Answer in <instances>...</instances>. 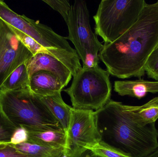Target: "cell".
I'll return each instance as SVG.
<instances>
[{"label":"cell","mask_w":158,"mask_h":157,"mask_svg":"<svg viewBox=\"0 0 158 157\" xmlns=\"http://www.w3.org/2000/svg\"><path fill=\"white\" fill-rule=\"evenodd\" d=\"M158 46V1L146 3L135 23L98 53L110 74L120 79L141 78L146 63Z\"/></svg>","instance_id":"obj_1"},{"label":"cell","mask_w":158,"mask_h":157,"mask_svg":"<svg viewBox=\"0 0 158 157\" xmlns=\"http://www.w3.org/2000/svg\"><path fill=\"white\" fill-rule=\"evenodd\" d=\"M95 112L101 141L131 157H144L158 147L156 124L141 127L125 114L121 102L110 100Z\"/></svg>","instance_id":"obj_2"},{"label":"cell","mask_w":158,"mask_h":157,"mask_svg":"<svg viewBox=\"0 0 158 157\" xmlns=\"http://www.w3.org/2000/svg\"><path fill=\"white\" fill-rule=\"evenodd\" d=\"M0 108L17 128L27 131L64 130L44 103L29 88L0 89Z\"/></svg>","instance_id":"obj_3"},{"label":"cell","mask_w":158,"mask_h":157,"mask_svg":"<svg viewBox=\"0 0 158 157\" xmlns=\"http://www.w3.org/2000/svg\"><path fill=\"white\" fill-rule=\"evenodd\" d=\"M107 71L99 66L82 67L73 77L71 86L64 91L76 110L97 111L110 100L111 83Z\"/></svg>","instance_id":"obj_4"},{"label":"cell","mask_w":158,"mask_h":157,"mask_svg":"<svg viewBox=\"0 0 158 157\" xmlns=\"http://www.w3.org/2000/svg\"><path fill=\"white\" fill-rule=\"evenodd\" d=\"M144 0H102L94 16L96 34L105 44L112 43L135 23Z\"/></svg>","instance_id":"obj_5"},{"label":"cell","mask_w":158,"mask_h":157,"mask_svg":"<svg viewBox=\"0 0 158 157\" xmlns=\"http://www.w3.org/2000/svg\"><path fill=\"white\" fill-rule=\"evenodd\" d=\"M90 16L85 1L76 0L71 5L69 18L68 37L74 44L83 67L98 66V53L103 45L93 32L90 23Z\"/></svg>","instance_id":"obj_6"},{"label":"cell","mask_w":158,"mask_h":157,"mask_svg":"<svg viewBox=\"0 0 158 157\" xmlns=\"http://www.w3.org/2000/svg\"><path fill=\"white\" fill-rule=\"evenodd\" d=\"M65 154L67 157H79L84 152L101 141L94 111L73 108L68 128Z\"/></svg>","instance_id":"obj_7"},{"label":"cell","mask_w":158,"mask_h":157,"mask_svg":"<svg viewBox=\"0 0 158 157\" xmlns=\"http://www.w3.org/2000/svg\"><path fill=\"white\" fill-rule=\"evenodd\" d=\"M32 55L9 25L0 18V89L10 74Z\"/></svg>","instance_id":"obj_8"},{"label":"cell","mask_w":158,"mask_h":157,"mask_svg":"<svg viewBox=\"0 0 158 157\" xmlns=\"http://www.w3.org/2000/svg\"><path fill=\"white\" fill-rule=\"evenodd\" d=\"M25 63L30 77L39 71H46L56 76L64 88L72 78L71 72L64 64L47 53L32 55Z\"/></svg>","instance_id":"obj_9"},{"label":"cell","mask_w":158,"mask_h":157,"mask_svg":"<svg viewBox=\"0 0 158 157\" xmlns=\"http://www.w3.org/2000/svg\"><path fill=\"white\" fill-rule=\"evenodd\" d=\"M123 109L129 119L141 127L156 124L158 119V97L139 106L123 104Z\"/></svg>","instance_id":"obj_10"},{"label":"cell","mask_w":158,"mask_h":157,"mask_svg":"<svg viewBox=\"0 0 158 157\" xmlns=\"http://www.w3.org/2000/svg\"><path fill=\"white\" fill-rule=\"evenodd\" d=\"M114 89L120 96H129L141 99L148 93H158V81H150L139 78L135 80L116 81Z\"/></svg>","instance_id":"obj_11"},{"label":"cell","mask_w":158,"mask_h":157,"mask_svg":"<svg viewBox=\"0 0 158 157\" xmlns=\"http://www.w3.org/2000/svg\"><path fill=\"white\" fill-rule=\"evenodd\" d=\"M29 88L36 96H46L61 92L64 87L54 75L41 71L31 77Z\"/></svg>","instance_id":"obj_12"},{"label":"cell","mask_w":158,"mask_h":157,"mask_svg":"<svg viewBox=\"0 0 158 157\" xmlns=\"http://www.w3.org/2000/svg\"><path fill=\"white\" fill-rule=\"evenodd\" d=\"M37 96L49 109L66 132L73 108L65 103L62 98L61 92L46 96Z\"/></svg>","instance_id":"obj_13"},{"label":"cell","mask_w":158,"mask_h":157,"mask_svg":"<svg viewBox=\"0 0 158 157\" xmlns=\"http://www.w3.org/2000/svg\"><path fill=\"white\" fill-rule=\"evenodd\" d=\"M28 142L52 148H64L66 135L64 130H30Z\"/></svg>","instance_id":"obj_14"},{"label":"cell","mask_w":158,"mask_h":157,"mask_svg":"<svg viewBox=\"0 0 158 157\" xmlns=\"http://www.w3.org/2000/svg\"><path fill=\"white\" fill-rule=\"evenodd\" d=\"M13 145L22 154L31 157H64L65 155L64 148L47 147L29 142Z\"/></svg>","instance_id":"obj_15"},{"label":"cell","mask_w":158,"mask_h":157,"mask_svg":"<svg viewBox=\"0 0 158 157\" xmlns=\"http://www.w3.org/2000/svg\"><path fill=\"white\" fill-rule=\"evenodd\" d=\"M30 77L26 63L19 65L3 84L1 89L6 90H14L29 87Z\"/></svg>","instance_id":"obj_16"},{"label":"cell","mask_w":158,"mask_h":157,"mask_svg":"<svg viewBox=\"0 0 158 157\" xmlns=\"http://www.w3.org/2000/svg\"><path fill=\"white\" fill-rule=\"evenodd\" d=\"M9 26L13 32L15 34L18 38L31 52L32 55H34L39 53H45L49 54L48 51L42 46H41L39 43H38L34 39L23 32H21L19 29L15 28L12 26L9 25Z\"/></svg>","instance_id":"obj_17"},{"label":"cell","mask_w":158,"mask_h":157,"mask_svg":"<svg viewBox=\"0 0 158 157\" xmlns=\"http://www.w3.org/2000/svg\"><path fill=\"white\" fill-rule=\"evenodd\" d=\"M17 128L0 108V144L10 143L12 135Z\"/></svg>","instance_id":"obj_18"},{"label":"cell","mask_w":158,"mask_h":157,"mask_svg":"<svg viewBox=\"0 0 158 157\" xmlns=\"http://www.w3.org/2000/svg\"><path fill=\"white\" fill-rule=\"evenodd\" d=\"M88 150L101 157H131L102 141L90 147Z\"/></svg>","instance_id":"obj_19"},{"label":"cell","mask_w":158,"mask_h":157,"mask_svg":"<svg viewBox=\"0 0 158 157\" xmlns=\"http://www.w3.org/2000/svg\"><path fill=\"white\" fill-rule=\"evenodd\" d=\"M145 73L149 78L158 81V46L149 55L146 63Z\"/></svg>","instance_id":"obj_20"},{"label":"cell","mask_w":158,"mask_h":157,"mask_svg":"<svg viewBox=\"0 0 158 157\" xmlns=\"http://www.w3.org/2000/svg\"><path fill=\"white\" fill-rule=\"evenodd\" d=\"M44 2L50 6L54 10L58 12L63 17L67 24L68 23L69 18L71 9V5L69 1H51L43 0Z\"/></svg>","instance_id":"obj_21"},{"label":"cell","mask_w":158,"mask_h":157,"mask_svg":"<svg viewBox=\"0 0 158 157\" xmlns=\"http://www.w3.org/2000/svg\"><path fill=\"white\" fill-rule=\"evenodd\" d=\"M0 157H31L22 154L10 143L0 144Z\"/></svg>","instance_id":"obj_22"},{"label":"cell","mask_w":158,"mask_h":157,"mask_svg":"<svg viewBox=\"0 0 158 157\" xmlns=\"http://www.w3.org/2000/svg\"><path fill=\"white\" fill-rule=\"evenodd\" d=\"M28 133L24 127L17 128L14 132L10 141V144L17 145L28 142Z\"/></svg>","instance_id":"obj_23"},{"label":"cell","mask_w":158,"mask_h":157,"mask_svg":"<svg viewBox=\"0 0 158 157\" xmlns=\"http://www.w3.org/2000/svg\"><path fill=\"white\" fill-rule=\"evenodd\" d=\"M79 157H101L96 155L90 150H87L84 152Z\"/></svg>","instance_id":"obj_24"},{"label":"cell","mask_w":158,"mask_h":157,"mask_svg":"<svg viewBox=\"0 0 158 157\" xmlns=\"http://www.w3.org/2000/svg\"><path fill=\"white\" fill-rule=\"evenodd\" d=\"M144 157H158V147L154 151Z\"/></svg>","instance_id":"obj_25"},{"label":"cell","mask_w":158,"mask_h":157,"mask_svg":"<svg viewBox=\"0 0 158 157\" xmlns=\"http://www.w3.org/2000/svg\"><path fill=\"white\" fill-rule=\"evenodd\" d=\"M64 157H67L66 156V155H65L64 156Z\"/></svg>","instance_id":"obj_26"}]
</instances>
